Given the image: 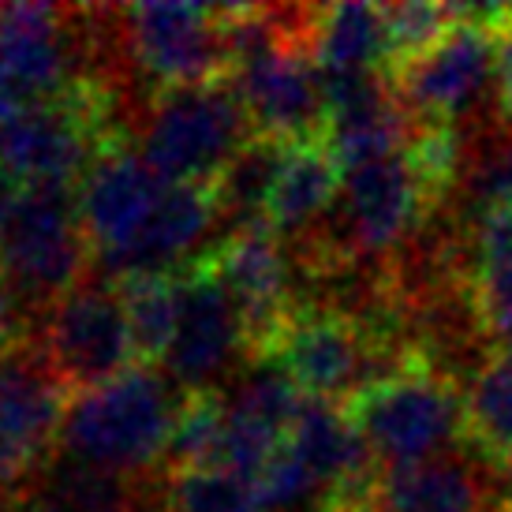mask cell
<instances>
[{"mask_svg":"<svg viewBox=\"0 0 512 512\" xmlns=\"http://www.w3.org/2000/svg\"><path fill=\"white\" fill-rule=\"evenodd\" d=\"M184 397V389L157 367H131L113 382L83 389L68 400L60 456L131 479L157 464L165 468Z\"/></svg>","mask_w":512,"mask_h":512,"instance_id":"cell-1","label":"cell"},{"mask_svg":"<svg viewBox=\"0 0 512 512\" xmlns=\"http://www.w3.org/2000/svg\"><path fill=\"white\" fill-rule=\"evenodd\" d=\"M445 191L449 187L415 154V139L400 154L348 165L337 206L326 221L329 236L314 240V270L356 266L359 258L397 251L445 202Z\"/></svg>","mask_w":512,"mask_h":512,"instance_id":"cell-2","label":"cell"},{"mask_svg":"<svg viewBox=\"0 0 512 512\" xmlns=\"http://www.w3.org/2000/svg\"><path fill=\"white\" fill-rule=\"evenodd\" d=\"M344 412L367 441L374 464L385 471L430 464L453 456L456 445H471L468 397L427 359H415L408 370L363 389L344 404Z\"/></svg>","mask_w":512,"mask_h":512,"instance_id":"cell-3","label":"cell"},{"mask_svg":"<svg viewBox=\"0 0 512 512\" xmlns=\"http://www.w3.org/2000/svg\"><path fill=\"white\" fill-rule=\"evenodd\" d=\"M116 143V94L94 75L0 124V176L19 187H75Z\"/></svg>","mask_w":512,"mask_h":512,"instance_id":"cell-4","label":"cell"},{"mask_svg":"<svg viewBox=\"0 0 512 512\" xmlns=\"http://www.w3.org/2000/svg\"><path fill=\"white\" fill-rule=\"evenodd\" d=\"M251 139V116L236 86L221 79L157 94L139 154L169 184L210 187Z\"/></svg>","mask_w":512,"mask_h":512,"instance_id":"cell-5","label":"cell"},{"mask_svg":"<svg viewBox=\"0 0 512 512\" xmlns=\"http://www.w3.org/2000/svg\"><path fill=\"white\" fill-rule=\"evenodd\" d=\"M86 240L75 187H23L12 232L0 247V281L12 288L23 311H49L57 299L83 285Z\"/></svg>","mask_w":512,"mask_h":512,"instance_id":"cell-6","label":"cell"},{"mask_svg":"<svg viewBox=\"0 0 512 512\" xmlns=\"http://www.w3.org/2000/svg\"><path fill=\"white\" fill-rule=\"evenodd\" d=\"M49 370L64 389H94L131 367H143L131 337V322L116 285H79L49 311H42L38 344Z\"/></svg>","mask_w":512,"mask_h":512,"instance_id":"cell-7","label":"cell"},{"mask_svg":"<svg viewBox=\"0 0 512 512\" xmlns=\"http://www.w3.org/2000/svg\"><path fill=\"white\" fill-rule=\"evenodd\" d=\"M124 53L146 83L165 90L228 79L221 8L202 4H135L120 12Z\"/></svg>","mask_w":512,"mask_h":512,"instance_id":"cell-8","label":"cell"},{"mask_svg":"<svg viewBox=\"0 0 512 512\" xmlns=\"http://www.w3.org/2000/svg\"><path fill=\"white\" fill-rule=\"evenodd\" d=\"M494 72L498 27L453 19V27L427 53H419L389 75V86L423 128H453L460 116H468L490 94Z\"/></svg>","mask_w":512,"mask_h":512,"instance_id":"cell-9","label":"cell"},{"mask_svg":"<svg viewBox=\"0 0 512 512\" xmlns=\"http://www.w3.org/2000/svg\"><path fill=\"white\" fill-rule=\"evenodd\" d=\"M68 397L38 348L0 359V498L38 483L60 449Z\"/></svg>","mask_w":512,"mask_h":512,"instance_id":"cell-10","label":"cell"},{"mask_svg":"<svg viewBox=\"0 0 512 512\" xmlns=\"http://www.w3.org/2000/svg\"><path fill=\"white\" fill-rule=\"evenodd\" d=\"M202 262L214 270L240 314L247 356L266 359L299 311L292 262L281 247V236L266 225L240 228L228 232L210 255H202Z\"/></svg>","mask_w":512,"mask_h":512,"instance_id":"cell-11","label":"cell"},{"mask_svg":"<svg viewBox=\"0 0 512 512\" xmlns=\"http://www.w3.org/2000/svg\"><path fill=\"white\" fill-rule=\"evenodd\" d=\"M83 30L53 4H4L0 8V90L27 109L60 98L94 75L83 68Z\"/></svg>","mask_w":512,"mask_h":512,"instance_id":"cell-12","label":"cell"},{"mask_svg":"<svg viewBox=\"0 0 512 512\" xmlns=\"http://www.w3.org/2000/svg\"><path fill=\"white\" fill-rule=\"evenodd\" d=\"M228 83L236 86L255 135L285 146L326 139V83L307 42L273 45L270 53L240 64Z\"/></svg>","mask_w":512,"mask_h":512,"instance_id":"cell-13","label":"cell"},{"mask_svg":"<svg viewBox=\"0 0 512 512\" xmlns=\"http://www.w3.org/2000/svg\"><path fill=\"white\" fill-rule=\"evenodd\" d=\"M180 277H184L180 326L157 370H165L184 393H214L217 378L228 374L240 352H247L243 322L202 258L180 270Z\"/></svg>","mask_w":512,"mask_h":512,"instance_id":"cell-14","label":"cell"},{"mask_svg":"<svg viewBox=\"0 0 512 512\" xmlns=\"http://www.w3.org/2000/svg\"><path fill=\"white\" fill-rule=\"evenodd\" d=\"M165 187L169 180H161L146 165V157L128 150L124 143L109 146L94 161V169L79 184V214H83L86 240L98 270L109 266L139 236Z\"/></svg>","mask_w":512,"mask_h":512,"instance_id":"cell-15","label":"cell"},{"mask_svg":"<svg viewBox=\"0 0 512 512\" xmlns=\"http://www.w3.org/2000/svg\"><path fill=\"white\" fill-rule=\"evenodd\" d=\"M217 221L221 214L210 187L169 184L161 191L154 214L139 228V236L98 273L113 285H124L135 277H157V273H180L176 266L210 236Z\"/></svg>","mask_w":512,"mask_h":512,"instance_id":"cell-16","label":"cell"},{"mask_svg":"<svg viewBox=\"0 0 512 512\" xmlns=\"http://www.w3.org/2000/svg\"><path fill=\"white\" fill-rule=\"evenodd\" d=\"M344 165L326 139L285 146L266 225L277 236H314L326 225L341 195Z\"/></svg>","mask_w":512,"mask_h":512,"instance_id":"cell-17","label":"cell"},{"mask_svg":"<svg viewBox=\"0 0 512 512\" xmlns=\"http://www.w3.org/2000/svg\"><path fill=\"white\" fill-rule=\"evenodd\" d=\"M367 512H486V486L464 456L378 475Z\"/></svg>","mask_w":512,"mask_h":512,"instance_id":"cell-18","label":"cell"},{"mask_svg":"<svg viewBox=\"0 0 512 512\" xmlns=\"http://www.w3.org/2000/svg\"><path fill=\"white\" fill-rule=\"evenodd\" d=\"M314 64L322 75H389L385 8L374 4H329L314 8L311 38Z\"/></svg>","mask_w":512,"mask_h":512,"instance_id":"cell-19","label":"cell"},{"mask_svg":"<svg viewBox=\"0 0 512 512\" xmlns=\"http://www.w3.org/2000/svg\"><path fill=\"white\" fill-rule=\"evenodd\" d=\"M34 509L38 512H146V494L139 479L90 468L60 456L38 475Z\"/></svg>","mask_w":512,"mask_h":512,"instance_id":"cell-20","label":"cell"},{"mask_svg":"<svg viewBox=\"0 0 512 512\" xmlns=\"http://www.w3.org/2000/svg\"><path fill=\"white\" fill-rule=\"evenodd\" d=\"M468 292L483 329L501 341L512 329V214L490 210L471 240Z\"/></svg>","mask_w":512,"mask_h":512,"instance_id":"cell-21","label":"cell"},{"mask_svg":"<svg viewBox=\"0 0 512 512\" xmlns=\"http://www.w3.org/2000/svg\"><path fill=\"white\" fill-rule=\"evenodd\" d=\"M281 161H285V143H273V139L255 135V139L221 169V176H217L214 184H210L217 214H221V221L232 225V232L266 225Z\"/></svg>","mask_w":512,"mask_h":512,"instance_id":"cell-22","label":"cell"},{"mask_svg":"<svg viewBox=\"0 0 512 512\" xmlns=\"http://www.w3.org/2000/svg\"><path fill=\"white\" fill-rule=\"evenodd\" d=\"M120 299L131 322L135 352L143 367H161L169 352L176 326H180V307H184V277L180 273H157V277H135L120 285Z\"/></svg>","mask_w":512,"mask_h":512,"instance_id":"cell-23","label":"cell"},{"mask_svg":"<svg viewBox=\"0 0 512 512\" xmlns=\"http://www.w3.org/2000/svg\"><path fill=\"white\" fill-rule=\"evenodd\" d=\"M468 434L479 453L494 464L512 453V356H490L471 374L468 385Z\"/></svg>","mask_w":512,"mask_h":512,"instance_id":"cell-24","label":"cell"},{"mask_svg":"<svg viewBox=\"0 0 512 512\" xmlns=\"http://www.w3.org/2000/svg\"><path fill=\"white\" fill-rule=\"evenodd\" d=\"M225 415L228 404L221 393H187L176 430H172L169 453H165V471H199L217 468L221 441H225Z\"/></svg>","mask_w":512,"mask_h":512,"instance_id":"cell-25","label":"cell"},{"mask_svg":"<svg viewBox=\"0 0 512 512\" xmlns=\"http://www.w3.org/2000/svg\"><path fill=\"white\" fill-rule=\"evenodd\" d=\"M161 512H262L258 483L225 468H199L169 475Z\"/></svg>","mask_w":512,"mask_h":512,"instance_id":"cell-26","label":"cell"},{"mask_svg":"<svg viewBox=\"0 0 512 512\" xmlns=\"http://www.w3.org/2000/svg\"><path fill=\"white\" fill-rule=\"evenodd\" d=\"M453 27V12L441 4H393L385 8V34H389V75L408 60L427 53L445 30Z\"/></svg>","mask_w":512,"mask_h":512,"instance_id":"cell-27","label":"cell"},{"mask_svg":"<svg viewBox=\"0 0 512 512\" xmlns=\"http://www.w3.org/2000/svg\"><path fill=\"white\" fill-rule=\"evenodd\" d=\"M475 199L483 206V214H490V210H509L512 214V131L479 161Z\"/></svg>","mask_w":512,"mask_h":512,"instance_id":"cell-28","label":"cell"},{"mask_svg":"<svg viewBox=\"0 0 512 512\" xmlns=\"http://www.w3.org/2000/svg\"><path fill=\"white\" fill-rule=\"evenodd\" d=\"M19 348H27V341H23V303L0 281V359L15 356Z\"/></svg>","mask_w":512,"mask_h":512,"instance_id":"cell-29","label":"cell"},{"mask_svg":"<svg viewBox=\"0 0 512 512\" xmlns=\"http://www.w3.org/2000/svg\"><path fill=\"white\" fill-rule=\"evenodd\" d=\"M19 199H23V187L8 180V176H0V247L8 240V232H12V221H15V210H19Z\"/></svg>","mask_w":512,"mask_h":512,"instance_id":"cell-30","label":"cell"},{"mask_svg":"<svg viewBox=\"0 0 512 512\" xmlns=\"http://www.w3.org/2000/svg\"><path fill=\"white\" fill-rule=\"evenodd\" d=\"M494 471H498V486H501V509L498 512H512V453L505 456V460H498Z\"/></svg>","mask_w":512,"mask_h":512,"instance_id":"cell-31","label":"cell"},{"mask_svg":"<svg viewBox=\"0 0 512 512\" xmlns=\"http://www.w3.org/2000/svg\"><path fill=\"white\" fill-rule=\"evenodd\" d=\"M27 512H38V509H27Z\"/></svg>","mask_w":512,"mask_h":512,"instance_id":"cell-32","label":"cell"}]
</instances>
